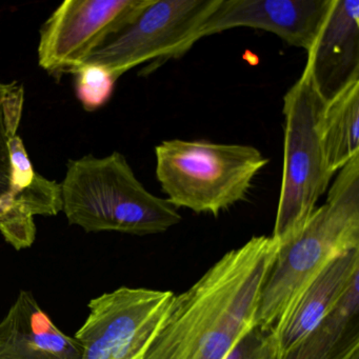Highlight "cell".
<instances>
[{"instance_id":"cell-1","label":"cell","mask_w":359,"mask_h":359,"mask_svg":"<svg viewBox=\"0 0 359 359\" xmlns=\"http://www.w3.org/2000/svg\"><path fill=\"white\" fill-rule=\"evenodd\" d=\"M279 245L254 236L175 295L140 359H224L255 323Z\"/></svg>"},{"instance_id":"cell-2","label":"cell","mask_w":359,"mask_h":359,"mask_svg":"<svg viewBox=\"0 0 359 359\" xmlns=\"http://www.w3.org/2000/svg\"><path fill=\"white\" fill-rule=\"evenodd\" d=\"M359 248V154L337 172L327 201L279 245L254 325L273 327L297 294L329 264Z\"/></svg>"},{"instance_id":"cell-3","label":"cell","mask_w":359,"mask_h":359,"mask_svg":"<svg viewBox=\"0 0 359 359\" xmlns=\"http://www.w3.org/2000/svg\"><path fill=\"white\" fill-rule=\"evenodd\" d=\"M60 187L69 224L86 232L158 234L182 222L177 209L149 192L118 152L69 161Z\"/></svg>"},{"instance_id":"cell-4","label":"cell","mask_w":359,"mask_h":359,"mask_svg":"<svg viewBox=\"0 0 359 359\" xmlns=\"http://www.w3.org/2000/svg\"><path fill=\"white\" fill-rule=\"evenodd\" d=\"M155 156L167 201L177 210L213 216L245 201L269 163L255 147L207 140H165Z\"/></svg>"},{"instance_id":"cell-5","label":"cell","mask_w":359,"mask_h":359,"mask_svg":"<svg viewBox=\"0 0 359 359\" xmlns=\"http://www.w3.org/2000/svg\"><path fill=\"white\" fill-rule=\"evenodd\" d=\"M325 100L308 67L283 97L285 146L280 195L272 238L289 241L316 209L333 174L327 169L320 138Z\"/></svg>"},{"instance_id":"cell-6","label":"cell","mask_w":359,"mask_h":359,"mask_svg":"<svg viewBox=\"0 0 359 359\" xmlns=\"http://www.w3.org/2000/svg\"><path fill=\"white\" fill-rule=\"evenodd\" d=\"M219 0H150L135 20L94 50L83 65H97L114 79L148 62L182 57Z\"/></svg>"},{"instance_id":"cell-7","label":"cell","mask_w":359,"mask_h":359,"mask_svg":"<svg viewBox=\"0 0 359 359\" xmlns=\"http://www.w3.org/2000/svg\"><path fill=\"white\" fill-rule=\"evenodd\" d=\"M175 294L121 287L90 300L74 338L81 359H140Z\"/></svg>"},{"instance_id":"cell-8","label":"cell","mask_w":359,"mask_h":359,"mask_svg":"<svg viewBox=\"0 0 359 359\" xmlns=\"http://www.w3.org/2000/svg\"><path fill=\"white\" fill-rule=\"evenodd\" d=\"M150 0H67L41 31L39 64L51 74L74 73L94 50L131 24Z\"/></svg>"},{"instance_id":"cell-9","label":"cell","mask_w":359,"mask_h":359,"mask_svg":"<svg viewBox=\"0 0 359 359\" xmlns=\"http://www.w3.org/2000/svg\"><path fill=\"white\" fill-rule=\"evenodd\" d=\"M332 0H219L199 39L235 28L264 30L292 47H312Z\"/></svg>"},{"instance_id":"cell-10","label":"cell","mask_w":359,"mask_h":359,"mask_svg":"<svg viewBox=\"0 0 359 359\" xmlns=\"http://www.w3.org/2000/svg\"><path fill=\"white\" fill-rule=\"evenodd\" d=\"M306 54V66L323 100L359 81V1L332 0L329 13Z\"/></svg>"},{"instance_id":"cell-11","label":"cell","mask_w":359,"mask_h":359,"mask_svg":"<svg viewBox=\"0 0 359 359\" xmlns=\"http://www.w3.org/2000/svg\"><path fill=\"white\" fill-rule=\"evenodd\" d=\"M359 275V248L329 262L292 300L273 325L279 352L306 337L335 306Z\"/></svg>"},{"instance_id":"cell-12","label":"cell","mask_w":359,"mask_h":359,"mask_svg":"<svg viewBox=\"0 0 359 359\" xmlns=\"http://www.w3.org/2000/svg\"><path fill=\"white\" fill-rule=\"evenodd\" d=\"M83 348L65 334L34 296L20 291L0 321V359H81Z\"/></svg>"},{"instance_id":"cell-13","label":"cell","mask_w":359,"mask_h":359,"mask_svg":"<svg viewBox=\"0 0 359 359\" xmlns=\"http://www.w3.org/2000/svg\"><path fill=\"white\" fill-rule=\"evenodd\" d=\"M359 350V275L339 304L278 359H348Z\"/></svg>"},{"instance_id":"cell-14","label":"cell","mask_w":359,"mask_h":359,"mask_svg":"<svg viewBox=\"0 0 359 359\" xmlns=\"http://www.w3.org/2000/svg\"><path fill=\"white\" fill-rule=\"evenodd\" d=\"M319 128L327 169L334 175L359 154V81L325 100Z\"/></svg>"},{"instance_id":"cell-15","label":"cell","mask_w":359,"mask_h":359,"mask_svg":"<svg viewBox=\"0 0 359 359\" xmlns=\"http://www.w3.org/2000/svg\"><path fill=\"white\" fill-rule=\"evenodd\" d=\"M73 74L76 75L77 98L86 111L98 110L112 97L116 79L104 67L83 65Z\"/></svg>"},{"instance_id":"cell-16","label":"cell","mask_w":359,"mask_h":359,"mask_svg":"<svg viewBox=\"0 0 359 359\" xmlns=\"http://www.w3.org/2000/svg\"><path fill=\"white\" fill-rule=\"evenodd\" d=\"M279 355L273 327L254 325L224 359H278Z\"/></svg>"},{"instance_id":"cell-17","label":"cell","mask_w":359,"mask_h":359,"mask_svg":"<svg viewBox=\"0 0 359 359\" xmlns=\"http://www.w3.org/2000/svg\"><path fill=\"white\" fill-rule=\"evenodd\" d=\"M18 134V121L7 92L0 86V198L11 186L10 140Z\"/></svg>"},{"instance_id":"cell-18","label":"cell","mask_w":359,"mask_h":359,"mask_svg":"<svg viewBox=\"0 0 359 359\" xmlns=\"http://www.w3.org/2000/svg\"><path fill=\"white\" fill-rule=\"evenodd\" d=\"M12 203H13V199H12L10 193L3 198H0V224L5 220L6 216L9 213Z\"/></svg>"},{"instance_id":"cell-19","label":"cell","mask_w":359,"mask_h":359,"mask_svg":"<svg viewBox=\"0 0 359 359\" xmlns=\"http://www.w3.org/2000/svg\"><path fill=\"white\" fill-rule=\"evenodd\" d=\"M348 359H359V350L356 351Z\"/></svg>"}]
</instances>
